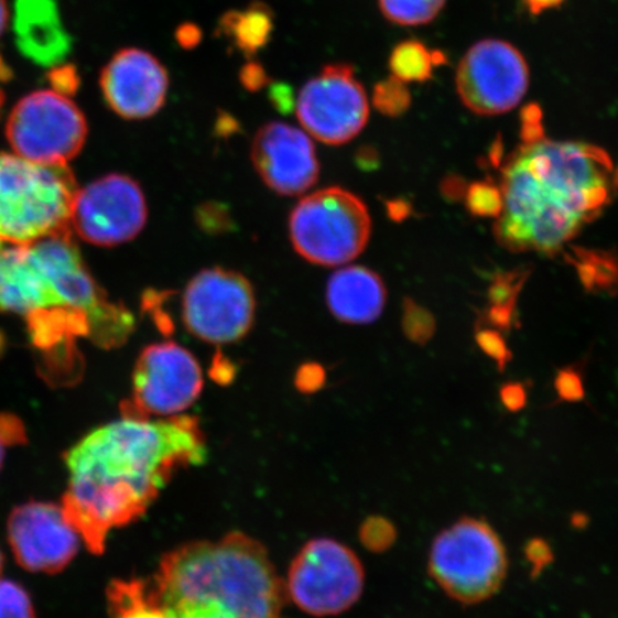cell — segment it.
Instances as JSON below:
<instances>
[{
    "instance_id": "cell-15",
    "label": "cell",
    "mask_w": 618,
    "mask_h": 618,
    "mask_svg": "<svg viewBox=\"0 0 618 618\" xmlns=\"http://www.w3.org/2000/svg\"><path fill=\"white\" fill-rule=\"evenodd\" d=\"M8 539L23 568L46 574L62 572L78 554L83 541L64 507L40 501L12 511Z\"/></svg>"
},
{
    "instance_id": "cell-42",
    "label": "cell",
    "mask_w": 618,
    "mask_h": 618,
    "mask_svg": "<svg viewBox=\"0 0 618 618\" xmlns=\"http://www.w3.org/2000/svg\"><path fill=\"white\" fill-rule=\"evenodd\" d=\"M444 186V194L447 198H462V196L466 195V186H464L463 182L458 178H448L445 182Z\"/></svg>"
},
{
    "instance_id": "cell-36",
    "label": "cell",
    "mask_w": 618,
    "mask_h": 618,
    "mask_svg": "<svg viewBox=\"0 0 618 618\" xmlns=\"http://www.w3.org/2000/svg\"><path fill=\"white\" fill-rule=\"evenodd\" d=\"M500 401L509 412H520L529 404V388L522 382H507L500 388Z\"/></svg>"
},
{
    "instance_id": "cell-3",
    "label": "cell",
    "mask_w": 618,
    "mask_h": 618,
    "mask_svg": "<svg viewBox=\"0 0 618 618\" xmlns=\"http://www.w3.org/2000/svg\"><path fill=\"white\" fill-rule=\"evenodd\" d=\"M617 189V171L601 148L547 139L524 145L502 170L497 241L510 251L554 256L603 213Z\"/></svg>"
},
{
    "instance_id": "cell-19",
    "label": "cell",
    "mask_w": 618,
    "mask_h": 618,
    "mask_svg": "<svg viewBox=\"0 0 618 618\" xmlns=\"http://www.w3.org/2000/svg\"><path fill=\"white\" fill-rule=\"evenodd\" d=\"M275 31V13L267 3L253 2L246 9L224 13L218 35L247 57L257 55L270 43Z\"/></svg>"
},
{
    "instance_id": "cell-30",
    "label": "cell",
    "mask_w": 618,
    "mask_h": 618,
    "mask_svg": "<svg viewBox=\"0 0 618 618\" xmlns=\"http://www.w3.org/2000/svg\"><path fill=\"white\" fill-rule=\"evenodd\" d=\"M196 223L208 234L228 232L234 227L228 206L218 203H206L196 209Z\"/></svg>"
},
{
    "instance_id": "cell-27",
    "label": "cell",
    "mask_w": 618,
    "mask_h": 618,
    "mask_svg": "<svg viewBox=\"0 0 618 618\" xmlns=\"http://www.w3.org/2000/svg\"><path fill=\"white\" fill-rule=\"evenodd\" d=\"M529 277V272H506L495 278L488 291L491 306L516 310L517 299H519L522 285Z\"/></svg>"
},
{
    "instance_id": "cell-18",
    "label": "cell",
    "mask_w": 618,
    "mask_h": 618,
    "mask_svg": "<svg viewBox=\"0 0 618 618\" xmlns=\"http://www.w3.org/2000/svg\"><path fill=\"white\" fill-rule=\"evenodd\" d=\"M387 290L381 277L366 267H345L329 278L330 314L345 324H371L384 311Z\"/></svg>"
},
{
    "instance_id": "cell-14",
    "label": "cell",
    "mask_w": 618,
    "mask_h": 618,
    "mask_svg": "<svg viewBox=\"0 0 618 618\" xmlns=\"http://www.w3.org/2000/svg\"><path fill=\"white\" fill-rule=\"evenodd\" d=\"M147 219L145 195L138 182L110 174L78 191L71 229L94 246L115 247L137 238Z\"/></svg>"
},
{
    "instance_id": "cell-12",
    "label": "cell",
    "mask_w": 618,
    "mask_h": 618,
    "mask_svg": "<svg viewBox=\"0 0 618 618\" xmlns=\"http://www.w3.org/2000/svg\"><path fill=\"white\" fill-rule=\"evenodd\" d=\"M529 84L524 55L501 40H484L469 47L455 74L459 99L481 117L510 112L524 98Z\"/></svg>"
},
{
    "instance_id": "cell-39",
    "label": "cell",
    "mask_w": 618,
    "mask_h": 618,
    "mask_svg": "<svg viewBox=\"0 0 618 618\" xmlns=\"http://www.w3.org/2000/svg\"><path fill=\"white\" fill-rule=\"evenodd\" d=\"M323 368H321L319 366H313V364H311V366H304L303 368H301L299 372V380H296L300 388L310 391L314 390V388H318L321 384H323Z\"/></svg>"
},
{
    "instance_id": "cell-2",
    "label": "cell",
    "mask_w": 618,
    "mask_h": 618,
    "mask_svg": "<svg viewBox=\"0 0 618 618\" xmlns=\"http://www.w3.org/2000/svg\"><path fill=\"white\" fill-rule=\"evenodd\" d=\"M285 596L267 549L243 533L181 545L108 592L110 618H281Z\"/></svg>"
},
{
    "instance_id": "cell-4",
    "label": "cell",
    "mask_w": 618,
    "mask_h": 618,
    "mask_svg": "<svg viewBox=\"0 0 618 618\" xmlns=\"http://www.w3.org/2000/svg\"><path fill=\"white\" fill-rule=\"evenodd\" d=\"M121 306L90 275L71 229L28 246L0 242V311L22 316L42 351L98 341Z\"/></svg>"
},
{
    "instance_id": "cell-16",
    "label": "cell",
    "mask_w": 618,
    "mask_h": 618,
    "mask_svg": "<svg viewBox=\"0 0 618 618\" xmlns=\"http://www.w3.org/2000/svg\"><path fill=\"white\" fill-rule=\"evenodd\" d=\"M253 167L278 195H303L316 184L319 162L308 133L284 122L263 124L252 141Z\"/></svg>"
},
{
    "instance_id": "cell-34",
    "label": "cell",
    "mask_w": 618,
    "mask_h": 618,
    "mask_svg": "<svg viewBox=\"0 0 618 618\" xmlns=\"http://www.w3.org/2000/svg\"><path fill=\"white\" fill-rule=\"evenodd\" d=\"M239 83L248 93H260L265 86L271 84L268 72L258 61H248L239 71Z\"/></svg>"
},
{
    "instance_id": "cell-17",
    "label": "cell",
    "mask_w": 618,
    "mask_h": 618,
    "mask_svg": "<svg viewBox=\"0 0 618 618\" xmlns=\"http://www.w3.org/2000/svg\"><path fill=\"white\" fill-rule=\"evenodd\" d=\"M100 88L115 113L129 121H141L164 107L170 75L151 52L124 47L105 66Z\"/></svg>"
},
{
    "instance_id": "cell-37",
    "label": "cell",
    "mask_w": 618,
    "mask_h": 618,
    "mask_svg": "<svg viewBox=\"0 0 618 618\" xmlns=\"http://www.w3.org/2000/svg\"><path fill=\"white\" fill-rule=\"evenodd\" d=\"M204 32L194 22L181 23L175 31V41L184 51H193L203 42Z\"/></svg>"
},
{
    "instance_id": "cell-33",
    "label": "cell",
    "mask_w": 618,
    "mask_h": 618,
    "mask_svg": "<svg viewBox=\"0 0 618 618\" xmlns=\"http://www.w3.org/2000/svg\"><path fill=\"white\" fill-rule=\"evenodd\" d=\"M521 139L524 145H531L545 139L543 110L536 104L525 105L521 110Z\"/></svg>"
},
{
    "instance_id": "cell-31",
    "label": "cell",
    "mask_w": 618,
    "mask_h": 618,
    "mask_svg": "<svg viewBox=\"0 0 618 618\" xmlns=\"http://www.w3.org/2000/svg\"><path fill=\"white\" fill-rule=\"evenodd\" d=\"M476 341L486 356L495 359L498 370L505 371L507 364L511 361L512 354L507 347L506 339L500 330L495 328L477 329Z\"/></svg>"
},
{
    "instance_id": "cell-5",
    "label": "cell",
    "mask_w": 618,
    "mask_h": 618,
    "mask_svg": "<svg viewBox=\"0 0 618 618\" xmlns=\"http://www.w3.org/2000/svg\"><path fill=\"white\" fill-rule=\"evenodd\" d=\"M78 191L68 165L0 153V242L28 246L68 231Z\"/></svg>"
},
{
    "instance_id": "cell-24",
    "label": "cell",
    "mask_w": 618,
    "mask_h": 618,
    "mask_svg": "<svg viewBox=\"0 0 618 618\" xmlns=\"http://www.w3.org/2000/svg\"><path fill=\"white\" fill-rule=\"evenodd\" d=\"M467 208L477 218H500L505 209V196L501 188L490 181L474 182L466 195Z\"/></svg>"
},
{
    "instance_id": "cell-23",
    "label": "cell",
    "mask_w": 618,
    "mask_h": 618,
    "mask_svg": "<svg viewBox=\"0 0 618 618\" xmlns=\"http://www.w3.org/2000/svg\"><path fill=\"white\" fill-rule=\"evenodd\" d=\"M373 107L384 117L397 118L410 109L412 97L405 83L395 76L380 80L372 90Z\"/></svg>"
},
{
    "instance_id": "cell-22",
    "label": "cell",
    "mask_w": 618,
    "mask_h": 618,
    "mask_svg": "<svg viewBox=\"0 0 618 618\" xmlns=\"http://www.w3.org/2000/svg\"><path fill=\"white\" fill-rule=\"evenodd\" d=\"M447 0H378L388 22L399 26L429 25L443 11Z\"/></svg>"
},
{
    "instance_id": "cell-9",
    "label": "cell",
    "mask_w": 618,
    "mask_h": 618,
    "mask_svg": "<svg viewBox=\"0 0 618 618\" xmlns=\"http://www.w3.org/2000/svg\"><path fill=\"white\" fill-rule=\"evenodd\" d=\"M14 155L46 165H68L85 145L88 123L68 97L37 90L19 100L8 119Z\"/></svg>"
},
{
    "instance_id": "cell-32",
    "label": "cell",
    "mask_w": 618,
    "mask_h": 618,
    "mask_svg": "<svg viewBox=\"0 0 618 618\" xmlns=\"http://www.w3.org/2000/svg\"><path fill=\"white\" fill-rule=\"evenodd\" d=\"M527 562L531 567V577L536 578L554 562V551L547 540L534 536L527 541L524 547Z\"/></svg>"
},
{
    "instance_id": "cell-8",
    "label": "cell",
    "mask_w": 618,
    "mask_h": 618,
    "mask_svg": "<svg viewBox=\"0 0 618 618\" xmlns=\"http://www.w3.org/2000/svg\"><path fill=\"white\" fill-rule=\"evenodd\" d=\"M366 572L358 555L330 539L306 543L292 562L286 596L313 617L343 615L361 598Z\"/></svg>"
},
{
    "instance_id": "cell-1",
    "label": "cell",
    "mask_w": 618,
    "mask_h": 618,
    "mask_svg": "<svg viewBox=\"0 0 618 618\" xmlns=\"http://www.w3.org/2000/svg\"><path fill=\"white\" fill-rule=\"evenodd\" d=\"M205 459V435L195 416H122L65 455L69 483L62 507L86 549L102 554L110 531L145 514L178 469Z\"/></svg>"
},
{
    "instance_id": "cell-41",
    "label": "cell",
    "mask_w": 618,
    "mask_h": 618,
    "mask_svg": "<svg viewBox=\"0 0 618 618\" xmlns=\"http://www.w3.org/2000/svg\"><path fill=\"white\" fill-rule=\"evenodd\" d=\"M387 210L390 218L397 220V223H401V220L411 217L412 214L411 205L404 199L390 200V203L387 204Z\"/></svg>"
},
{
    "instance_id": "cell-44",
    "label": "cell",
    "mask_w": 618,
    "mask_h": 618,
    "mask_svg": "<svg viewBox=\"0 0 618 618\" xmlns=\"http://www.w3.org/2000/svg\"><path fill=\"white\" fill-rule=\"evenodd\" d=\"M588 524V516L587 514H583V512H576V514H573L572 517V525L573 529H586Z\"/></svg>"
},
{
    "instance_id": "cell-29",
    "label": "cell",
    "mask_w": 618,
    "mask_h": 618,
    "mask_svg": "<svg viewBox=\"0 0 618 618\" xmlns=\"http://www.w3.org/2000/svg\"><path fill=\"white\" fill-rule=\"evenodd\" d=\"M554 390L559 402H582L586 400L583 373L577 367H565L559 370L554 380Z\"/></svg>"
},
{
    "instance_id": "cell-21",
    "label": "cell",
    "mask_w": 618,
    "mask_h": 618,
    "mask_svg": "<svg viewBox=\"0 0 618 618\" xmlns=\"http://www.w3.org/2000/svg\"><path fill=\"white\" fill-rule=\"evenodd\" d=\"M568 261L576 267L579 280L586 290L617 294L618 256L616 253L574 248L568 256Z\"/></svg>"
},
{
    "instance_id": "cell-6",
    "label": "cell",
    "mask_w": 618,
    "mask_h": 618,
    "mask_svg": "<svg viewBox=\"0 0 618 618\" xmlns=\"http://www.w3.org/2000/svg\"><path fill=\"white\" fill-rule=\"evenodd\" d=\"M429 573L454 601L476 606L501 590L509 557L501 536L486 520L463 517L435 536Z\"/></svg>"
},
{
    "instance_id": "cell-28",
    "label": "cell",
    "mask_w": 618,
    "mask_h": 618,
    "mask_svg": "<svg viewBox=\"0 0 618 618\" xmlns=\"http://www.w3.org/2000/svg\"><path fill=\"white\" fill-rule=\"evenodd\" d=\"M397 540V530L394 524L384 517H371L364 522L361 529V541L368 550L381 553L392 547Z\"/></svg>"
},
{
    "instance_id": "cell-10",
    "label": "cell",
    "mask_w": 618,
    "mask_h": 618,
    "mask_svg": "<svg viewBox=\"0 0 618 618\" xmlns=\"http://www.w3.org/2000/svg\"><path fill=\"white\" fill-rule=\"evenodd\" d=\"M203 371L188 349L175 343L153 344L139 356L132 376V395L122 416L138 420L180 415L198 400Z\"/></svg>"
},
{
    "instance_id": "cell-40",
    "label": "cell",
    "mask_w": 618,
    "mask_h": 618,
    "mask_svg": "<svg viewBox=\"0 0 618 618\" xmlns=\"http://www.w3.org/2000/svg\"><path fill=\"white\" fill-rule=\"evenodd\" d=\"M564 2L565 0H522L527 11L533 14V17H540V14L551 11V9H557L562 7Z\"/></svg>"
},
{
    "instance_id": "cell-45",
    "label": "cell",
    "mask_w": 618,
    "mask_h": 618,
    "mask_svg": "<svg viewBox=\"0 0 618 618\" xmlns=\"http://www.w3.org/2000/svg\"><path fill=\"white\" fill-rule=\"evenodd\" d=\"M9 441L7 440V437H4V435L2 434V431H0V468H2V464H3V457H4V447H8Z\"/></svg>"
},
{
    "instance_id": "cell-11",
    "label": "cell",
    "mask_w": 618,
    "mask_h": 618,
    "mask_svg": "<svg viewBox=\"0 0 618 618\" xmlns=\"http://www.w3.org/2000/svg\"><path fill=\"white\" fill-rule=\"evenodd\" d=\"M251 282L225 268L198 272L186 285L182 319L194 337L209 344H231L246 337L256 318Z\"/></svg>"
},
{
    "instance_id": "cell-35",
    "label": "cell",
    "mask_w": 618,
    "mask_h": 618,
    "mask_svg": "<svg viewBox=\"0 0 618 618\" xmlns=\"http://www.w3.org/2000/svg\"><path fill=\"white\" fill-rule=\"evenodd\" d=\"M164 292L158 291H147V294L143 295V310L148 311L153 316V321H155L156 327L162 330L164 334H171L174 330V324L170 316L164 313L162 310V303H164Z\"/></svg>"
},
{
    "instance_id": "cell-46",
    "label": "cell",
    "mask_w": 618,
    "mask_h": 618,
    "mask_svg": "<svg viewBox=\"0 0 618 618\" xmlns=\"http://www.w3.org/2000/svg\"><path fill=\"white\" fill-rule=\"evenodd\" d=\"M2 567H3V555L2 553H0V573H2Z\"/></svg>"
},
{
    "instance_id": "cell-20",
    "label": "cell",
    "mask_w": 618,
    "mask_h": 618,
    "mask_svg": "<svg viewBox=\"0 0 618 618\" xmlns=\"http://www.w3.org/2000/svg\"><path fill=\"white\" fill-rule=\"evenodd\" d=\"M447 62V57L440 51H430L424 42L419 40L402 41L392 50L390 69L392 76L405 84H424L433 78L434 68Z\"/></svg>"
},
{
    "instance_id": "cell-43",
    "label": "cell",
    "mask_w": 618,
    "mask_h": 618,
    "mask_svg": "<svg viewBox=\"0 0 618 618\" xmlns=\"http://www.w3.org/2000/svg\"><path fill=\"white\" fill-rule=\"evenodd\" d=\"M9 19V11L7 0H0V35H2L4 29H7Z\"/></svg>"
},
{
    "instance_id": "cell-13",
    "label": "cell",
    "mask_w": 618,
    "mask_h": 618,
    "mask_svg": "<svg viewBox=\"0 0 618 618\" xmlns=\"http://www.w3.org/2000/svg\"><path fill=\"white\" fill-rule=\"evenodd\" d=\"M296 115L308 135L343 145L362 131L370 118L366 89L348 64L325 65L296 99Z\"/></svg>"
},
{
    "instance_id": "cell-26",
    "label": "cell",
    "mask_w": 618,
    "mask_h": 618,
    "mask_svg": "<svg viewBox=\"0 0 618 618\" xmlns=\"http://www.w3.org/2000/svg\"><path fill=\"white\" fill-rule=\"evenodd\" d=\"M0 618H36L25 588L9 579H0Z\"/></svg>"
},
{
    "instance_id": "cell-25",
    "label": "cell",
    "mask_w": 618,
    "mask_h": 618,
    "mask_svg": "<svg viewBox=\"0 0 618 618\" xmlns=\"http://www.w3.org/2000/svg\"><path fill=\"white\" fill-rule=\"evenodd\" d=\"M435 318L429 310L415 303L410 299L404 301V311H402V330L410 341L419 345H425L434 337Z\"/></svg>"
},
{
    "instance_id": "cell-7",
    "label": "cell",
    "mask_w": 618,
    "mask_h": 618,
    "mask_svg": "<svg viewBox=\"0 0 618 618\" xmlns=\"http://www.w3.org/2000/svg\"><path fill=\"white\" fill-rule=\"evenodd\" d=\"M292 246L321 267L348 263L364 252L371 237L367 205L347 189L325 188L305 196L290 217Z\"/></svg>"
},
{
    "instance_id": "cell-38",
    "label": "cell",
    "mask_w": 618,
    "mask_h": 618,
    "mask_svg": "<svg viewBox=\"0 0 618 618\" xmlns=\"http://www.w3.org/2000/svg\"><path fill=\"white\" fill-rule=\"evenodd\" d=\"M270 100L277 110L282 113L291 112L295 107L294 90L290 85L282 83H274L270 86Z\"/></svg>"
}]
</instances>
